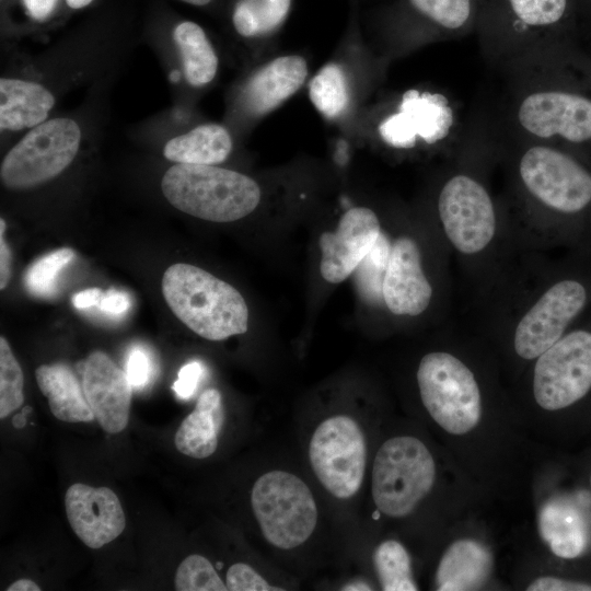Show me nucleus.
<instances>
[{
  "mask_svg": "<svg viewBox=\"0 0 591 591\" xmlns=\"http://www.w3.org/2000/svg\"><path fill=\"white\" fill-rule=\"evenodd\" d=\"M80 142L81 129L71 118H53L33 127L3 158L2 184L27 189L50 181L71 164Z\"/></svg>",
  "mask_w": 591,
  "mask_h": 591,
  "instance_id": "8",
  "label": "nucleus"
},
{
  "mask_svg": "<svg viewBox=\"0 0 591 591\" xmlns=\"http://www.w3.org/2000/svg\"><path fill=\"white\" fill-rule=\"evenodd\" d=\"M590 486H591V476H590Z\"/></svg>",
  "mask_w": 591,
  "mask_h": 591,
  "instance_id": "48",
  "label": "nucleus"
},
{
  "mask_svg": "<svg viewBox=\"0 0 591 591\" xmlns=\"http://www.w3.org/2000/svg\"><path fill=\"white\" fill-rule=\"evenodd\" d=\"M438 218L447 243L462 260H483L501 237L498 213L485 186L467 174H455L442 186Z\"/></svg>",
  "mask_w": 591,
  "mask_h": 591,
  "instance_id": "3",
  "label": "nucleus"
},
{
  "mask_svg": "<svg viewBox=\"0 0 591 591\" xmlns=\"http://www.w3.org/2000/svg\"><path fill=\"white\" fill-rule=\"evenodd\" d=\"M7 591H40V587L31 579L22 578L11 583Z\"/></svg>",
  "mask_w": 591,
  "mask_h": 591,
  "instance_id": "42",
  "label": "nucleus"
},
{
  "mask_svg": "<svg viewBox=\"0 0 591 591\" xmlns=\"http://www.w3.org/2000/svg\"><path fill=\"white\" fill-rule=\"evenodd\" d=\"M5 221L0 219V289L4 290L11 279L12 253L4 239Z\"/></svg>",
  "mask_w": 591,
  "mask_h": 591,
  "instance_id": "39",
  "label": "nucleus"
},
{
  "mask_svg": "<svg viewBox=\"0 0 591 591\" xmlns=\"http://www.w3.org/2000/svg\"><path fill=\"white\" fill-rule=\"evenodd\" d=\"M103 292L99 288H90L76 293L72 298L73 306L77 309H88L96 306L103 297Z\"/></svg>",
  "mask_w": 591,
  "mask_h": 591,
  "instance_id": "41",
  "label": "nucleus"
},
{
  "mask_svg": "<svg viewBox=\"0 0 591 591\" xmlns=\"http://www.w3.org/2000/svg\"><path fill=\"white\" fill-rule=\"evenodd\" d=\"M35 378L57 419L66 422H90L95 419L83 387L67 364H42L36 369Z\"/></svg>",
  "mask_w": 591,
  "mask_h": 591,
  "instance_id": "22",
  "label": "nucleus"
},
{
  "mask_svg": "<svg viewBox=\"0 0 591 591\" xmlns=\"http://www.w3.org/2000/svg\"><path fill=\"white\" fill-rule=\"evenodd\" d=\"M528 591H591V584L557 577H540L526 588Z\"/></svg>",
  "mask_w": 591,
  "mask_h": 591,
  "instance_id": "37",
  "label": "nucleus"
},
{
  "mask_svg": "<svg viewBox=\"0 0 591 591\" xmlns=\"http://www.w3.org/2000/svg\"><path fill=\"white\" fill-rule=\"evenodd\" d=\"M179 78V74L177 71H174L171 76H170V79L173 80V81H177Z\"/></svg>",
  "mask_w": 591,
  "mask_h": 591,
  "instance_id": "47",
  "label": "nucleus"
},
{
  "mask_svg": "<svg viewBox=\"0 0 591 591\" xmlns=\"http://www.w3.org/2000/svg\"><path fill=\"white\" fill-rule=\"evenodd\" d=\"M591 390V331H568L534 360L532 394L544 410L565 409Z\"/></svg>",
  "mask_w": 591,
  "mask_h": 591,
  "instance_id": "9",
  "label": "nucleus"
},
{
  "mask_svg": "<svg viewBox=\"0 0 591 591\" xmlns=\"http://www.w3.org/2000/svg\"><path fill=\"white\" fill-rule=\"evenodd\" d=\"M433 293L418 242L410 235L397 236L392 241L382 285L384 305L394 315L415 317L428 310Z\"/></svg>",
  "mask_w": 591,
  "mask_h": 591,
  "instance_id": "12",
  "label": "nucleus"
},
{
  "mask_svg": "<svg viewBox=\"0 0 591 591\" xmlns=\"http://www.w3.org/2000/svg\"><path fill=\"white\" fill-rule=\"evenodd\" d=\"M588 301V287L575 277L537 286L509 322L515 356L525 361L538 358L568 332Z\"/></svg>",
  "mask_w": 591,
  "mask_h": 591,
  "instance_id": "4",
  "label": "nucleus"
},
{
  "mask_svg": "<svg viewBox=\"0 0 591 591\" xmlns=\"http://www.w3.org/2000/svg\"><path fill=\"white\" fill-rule=\"evenodd\" d=\"M225 586L230 591L283 590L269 584L255 569L244 563H235L228 569Z\"/></svg>",
  "mask_w": 591,
  "mask_h": 591,
  "instance_id": "33",
  "label": "nucleus"
},
{
  "mask_svg": "<svg viewBox=\"0 0 591 591\" xmlns=\"http://www.w3.org/2000/svg\"><path fill=\"white\" fill-rule=\"evenodd\" d=\"M132 387L144 389L153 375V361L149 352L141 347L129 350L125 370Z\"/></svg>",
  "mask_w": 591,
  "mask_h": 591,
  "instance_id": "34",
  "label": "nucleus"
},
{
  "mask_svg": "<svg viewBox=\"0 0 591 591\" xmlns=\"http://www.w3.org/2000/svg\"><path fill=\"white\" fill-rule=\"evenodd\" d=\"M343 590H371V588H369L364 583H354L346 586L345 588H343Z\"/></svg>",
  "mask_w": 591,
  "mask_h": 591,
  "instance_id": "45",
  "label": "nucleus"
},
{
  "mask_svg": "<svg viewBox=\"0 0 591 591\" xmlns=\"http://www.w3.org/2000/svg\"><path fill=\"white\" fill-rule=\"evenodd\" d=\"M74 256L72 248L61 247L38 258L24 275L25 288L34 296L50 297L56 292L59 274Z\"/></svg>",
  "mask_w": 591,
  "mask_h": 591,
  "instance_id": "30",
  "label": "nucleus"
},
{
  "mask_svg": "<svg viewBox=\"0 0 591 591\" xmlns=\"http://www.w3.org/2000/svg\"><path fill=\"white\" fill-rule=\"evenodd\" d=\"M373 563L382 590H418L412 573L410 557L399 542L387 540L379 544L373 553Z\"/></svg>",
  "mask_w": 591,
  "mask_h": 591,
  "instance_id": "26",
  "label": "nucleus"
},
{
  "mask_svg": "<svg viewBox=\"0 0 591 591\" xmlns=\"http://www.w3.org/2000/svg\"><path fill=\"white\" fill-rule=\"evenodd\" d=\"M311 467L334 497L348 499L360 489L367 462L364 434L356 420L335 415L322 421L310 440Z\"/></svg>",
  "mask_w": 591,
  "mask_h": 591,
  "instance_id": "11",
  "label": "nucleus"
},
{
  "mask_svg": "<svg viewBox=\"0 0 591 591\" xmlns=\"http://www.w3.org/2000/svg\"><path fill=\"white\" fill-rule=\"evenodd\" d=\"M162 293L176 317L205 339L223 340L247 331L248 308L243 296L200 267L170 266L162 277Z\"/></svg>",
  "mask_w": 591,
  "mask_h": 591,
  "instance_id": "1",
  "label": "nucleus"
},
{
  "mask_svg": "<svg viewBox=\"0 0 591 591\" xmlns=\"http://www.w3.org/2000/svg\"><path fill=\"white\" fill-rule=\"evenodd\" d=\"M82 387L95 420L108 433L128 425L132 385L124 370L103 351L96 350L81 362Z\"/></svg>",
  "mask_w": 591,
  "mask_h": 591,
  "instance_id": "16",
  "label": "nucleus"
},
{
  "mask_svg": "<svg viewBox=\"0 0 591 591\" xmlns=\"http://www.w3.org/2000/svg\"><path fill=\"white\" fill-rule=\"evenodd\" d=\"M306 74V61L300 56L274 59L246 84L243 94L246 108L255 115L273 111L302 86Z\"/></svg>",
  "mask_w": 591,
  "mask_h": 591,
  "instance_id": "17",
  "label": "nucleus"
},
{
  "mask_svg": "<svg viewBox=\"0 0 591 591\" xmlns=\"http://www.w3.org/2000/svg\"><path fill=\"white\" fill-rule=\"evenodd\" d=\"M55 97L44 85L15 78L0 80L1 130H22L46 121Z\"/></svg>",
  "mask_w": 591,
  "mask_h": 591,
  "instance_id": "20",
  "label": "nucleus"
},
{
  "mask_svg": "<svg viewBox=\"0 0 591 591\" xmlns=\"http://www.w3.org/2000/svg\"><path fill=\"white\" fill-rule=\"evenodd\" d=\"M382 232L374 211L367 207L347 210L334 232L320 237L321 275L331 283L348 278L370 252Z\"/></svg>",
  "mask_w": 591,
  "mask_h": 591,
  "instance_id": "14",
  "label": "nucleus"
},
{
  "mask_svg": "<svg viewBox=\"0 0 591 591\" xmlns=\"http://www.w3.org/2000/svg\"><path fill=\"white\" fill-rule=\"evenodd\" d=\"M65 508L72 531L92 549L113 542L125 530L121 503L108 487L74 483L66 490Z\"/></svg>",
  "mask_w": 591,
  "mask_h": 591,
  "instance_id": "15",
  "label": "nucleus"
},
{
  "mask_svg": "<svg viewBox=\"0 0 591 591\" xmlns=\"http://www.w3.org/2000/svg\"><path fill=\"white\" fill-rule=\"evenodd\" d=\"M161 189L179 211L220 223L246 217L260 201L253 178L216 165L174 164L164 173Z\"/></svg>",
  "mask_w": 591,
  "mask_h": 591,
  "instance_id": "2",
  "label": "nucleus"
},
{
  "mask_svg": "<svg viewBox=\"0 0 591 591\" xmlns=\"http://www.w3.org/2000/svg\"><path fill=\"white\" fill-rule=\"evenodd\" d=\"M540 531L551 551L564 559L581 556L590 541V529L581 509L560 499L547 502L541 510Z\"/></svg>",
  "mask_w": 591,
  "mask_h": 591,
  "instance_id": "21",
  "label": "nucleus"
},
{
  "mask_svg": "<svg viewBox=\"0 0 591 591\" xmlns=\"http://www.w3.org/2000/svg\"><path fill=\"white\" fill-rule=\"evenodd\" d=\"M518 119L526 131L541 138L560 136L571 142L591 139V101L581 95L532 93L522 101Z\"/></svg>",
  "mask_w": 591,
  "mask_h": 591,
  "instance_id": "13",
  "label": "nucleus"
},
{
  "mask_svg": "<svg viewBox=\"0 0 591 591\" xmlns=\"http://www.w3.org/2000/svg\"><path fill=\"white\" fill-rule=\"evenodd\" d=\"M436 474L434 459L421 440L413 436L390 438L373 462L374 505L386 517L404 518L430 493Z\"/></svg>",
  "mask_w": 591,
  "mask_h": 591,
  "instance_id": "6",
  "label": "nucleus"
},
{
  "mask_svg": "<svg viewBox=\"0 0 591 591\" xmlns=\"http://www.w3.org/2000/svg\"><path fill=\"white\" fill-rule=\"evenodd\" d=\"M177 591H227L228 588L212 564L204 556L192 554L177 567L174 580Z\"/></svg>",
  "mask_w": 591,
  "mask_h": 591,
  "instance_id": "32",
  "label": "nucleus"
},
{
  "mask_svg": "<svg viewBox=\"0 0 591 591\" xmlns=\"http://www.w3.org/2000/svg\"><path fill=\"white\" fill-rule=\"evenodd\" d=\"M380 134L387 143L404 148L412 147L417 135L402 112L383 121Z\"/></svg>",
  "mask_w": 591,
  "mask_h": 591,
  "instance_id": "35",
  "label": "nucleus"
},
{
  "mask_svg": "<svg viewBox=\"0 0 591 591\" xmlns=\"http://www.w3.org/2000/svg\"><path fill=\"white\" fill-rule=\"evenodd\" d=\"M291 5L292 0H237L232 23L241 36L267 35L286 21Z\"/></svg>",
  "mask_w": 591,
  "mask_h": 591,
  "instance_id": "25",
  "label": "nucleus"
},
{
  "mask_svg": "<svg viewBox=\"0 0 591 591\" xmlns=\"http://www.w3.org/2000/svg\"><path fill=\"white\" fill-rule=\"evenodd\" d=\"M31 18L43 21L54 11L58 0H22Z\"/></svg>",
  "mask_w": 591,
  "mask_h": 591,
  "instance_id": "40",
  "label": "nucleus"
},
{
  "mask_svg": "<svg viewBox=\"0 0 591 591\" xmlns=\"http://www.w3.org/2000/svg\"><path fill=\"white\" fill-rule=\"evenodd\" d=\"M30 412H32V408L30 406L24 407L22 413L14 416L12 425L18 429L23 428L26 425L25 415H27Z\"/></svg>",
  "mask_w": 591,
  "mask_h": 591,
  "instance_id": "43",
  "label": "nucleus"
},
{
  "mask_svg": "<svg viewBox=\"0 0 591 591\" xmlns=\"http://www.w3.org/2000/svg\"><path fill=\"white\" fill-rule=\"evenodd\" d=\"M232 150V139L225 127L200 125L170 139L163 155L176 163L215 165L223 162Z\"/></svg>",
  "mask_w": 591,
  "mask_h": 591,
  "instance_id": "23",
  "label": "nucleus"
},
{
  "mask_svg": "<svg viewBox=\"0 0 591 591\" xmlns=\"http://www.w3.org/2000/svg\"><path fill=\"white\" fill-rule=\"evenodd\" d=\"M412 14L445 31H459L471 23L478 0H405Z\"/></svg>",
  "mask_w": 591,
  "mask_h": 591,
  "instance_id": "27",
  "label": "nucleus"
},
{
  "mask_svg": "<svg viewBox=\"0 0 591 591\" xmlns=\"http://www.w3.org/2000/svg\"><path fill=\"white\" fill-rule=\"evenodd\" d=\"M181 1H184L193 5H197V7H204V5L209 4L212 0H181Z\"/></svg>",
  "mask_w": 591,
  "mask_h": 591,
  "instance_id": "46",
  "label": "nucleus"
},
{
  "mask_svg": "<svg viewBox=\"0 0 591 591\" xmlns=\"http://www.w3.org/2000/svg\"><path fill=\"white\" fill-rule=\"evenodd\" d=\"M102 312L119 315L130 308V299L127 293L116 290H109L103 294L96 305Z\"/></svg>",
  "mask_w": 591,
  "mask_h": 591,
  "instance_id": "38",
  "label": "nucleus"
},
{
  "mask_svg": "<svg viewBox=\"0 0 591 591\" xmlns=\"http://www.w3.org/2000/svg\"><path fill=\"white\" fill-rule=\"evenodd\" d=\"M251 505L264 537L280 549L305 543L317 524V507L309 486L286 471L260 475L253 485Z\"/></svg>",
  "mask_w": 591,
  "mask_h": 591,
  "instance_id": "7",
  "label": "nucleus"
},
{
  "mask_svg": "<svg viewBox=\"0 0 591 591\" xmlns=\"http://www.w3.org/2000/svg\"><path fill=\"white\" fill-rule=\"evenodd\" d=\"M23 372L8 340L0 337V418L8 417L24 402Z\"/></svg>",
  "mask_w": 591,
  "mask_h": 591,
  "instance_id": "31",
  "label": "nucleus"
},
{
  "mask_svg": "<svg viewBox=\"0 0 591 591\" xmlns=\"http://www.w3.org/2000/svg\"><path fill=\"white\" fill-rule=\"evenodd\" d=\"M309 95L316 109L326 118H336L347 108L348 84L343 69L335 63L324 66L312 79Z\"/></svg>",
  "mask_w": 591,
  "mask_h": 591,
  "instance_id": "28",
  "label": "nucleus"
},
{
  "mask_svg": "<svg viewBox=\"0 0 591 591\" xmlns=\"http://www.w3.org/2000/svg\"><path fill=\"white\" fill-rule=\"evenodd\" d=\"M202 366L198 361H192L181 368L177 379L172 386L179 398L187 399L195 393L202 375Z\"/></svg>",
  "mask_w": 591,
  "mask_h": 591,
  "instance_id": "36",
  "label": "nucleus"
},
{
  "mask_svg": "<svg viewBox=\"0 0 591 591\" xmlns=\"http://www.w3.org/2000/svg\"><path fill=\"white\" fill-rule=\"evenodd\" d=\"M417 384L430 417L454 436L472 431L482 418V391L473 370L456 355L437 350L419 361Z\"/></svg>",
  "mask_w": 591,
  "mask_h": 591,
  "instance_id": "5",
  "label": "nucleus"
},
{
  "mask_svg": "<svg viewBox=\"0 0 591 591\" xmlns=\"http://www.w3.org/2000/svg\"><path fill=\"white\" fill-rule=\"evenodd\" d=\"M173 38L179 49L184 73L193 86L209 83L218 69V57L205 31L195 22L184 21L174 32Z\"/></svg>",
  "mask_w": 591,
  "mask_h": 591,
  "instance_id": "24",
  "label": "nucleus"
},
{
  "mask_svg": "<svg viewBox=\"0 0 591 591\" xmlns=\"http://www.w3.org/2000/svg\"><path fill=\"white\" fill-rule=\"evenodd\" d=\"M392 241L382 230L370 252L360 262L355 280L361 296L371 303H383L382 285L389 263Z\"/></svg>",
  "mask_w": 591,
  "mask_h": 591,
  "instance_id": "29",
  "label": "nucleus"
},
{
  "mask_svg": "<svg viewBox=\"0 0 591 591\" xmlns=\"http://www.w3.org/2000/svg\"><path fill=\"white\" fill-rule=\"evenodd\" d=\"M493 568L489 549L473 538L453 542L443 553L436 573L439 591H465L480 588Z\"/></svg>",
  "mask_w": 591,
  "mask_h": 591,
  "instance_id": "18",
  "label": "nucleus"
},
{
  "mask_svg": "<svg viewBox=\"0 0 591 591\" xmlns=\"http://www.w3.org/2000/svg\"><path fill=\"white\" fill-rule=\"evenodd\" d=\"M93 0H66L67 4L72 9H81L90 4Z\"/></svg>",
  "mask_w": 591,
  "mask_h": 591,
  "instance_id": "44",
  "label": "nucleus"
},
{
  "mask_svg": "<svg viewBox=\"0 0 591 591\" xmlns=\"http://www.w3.org/2000/svg\"><path fill=\"white\" fill-rule=\"evenodd\" d=\"M518 172L525 192L546 210L569 216L591 204V174L561 151L532 147L522 154Z\"/></svg>",
  "mask_w": 591,
  "mask_h": 591,
  "instance_id": "10",
  "label": "nucleus"
},
{
  "mask_svg": "<svg viewBox=\"0 0 591 591\" xmlns=\"http://www.w3.org/2000/svg\"><path fill=\"white\" fill-rule=\"evenodd\" d=\"M224 422V407L217 389L204 391L194 410L179 425L174 443L176 449L193 459H206L218 447V437Z\"/></svg>",
  "mask_w": 591,
  "mask_h": 591,
  "instance_id": "19",
  "label": "nucleus"
}]
</instances>
